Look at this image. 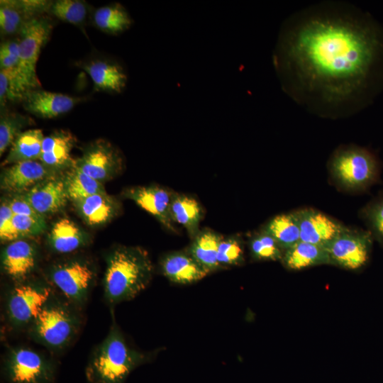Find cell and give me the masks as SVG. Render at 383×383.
<instances>
[{"label": "cell", "mask_w": 383, "mask_h": 383, "mask_svg": "<svg viewBox=\"0 0 383 383\" xmlns=\"http://www.w3.org/2000/svg\"><path fill=\"white\" fill-rule=\"evenodd\" d=\"M49 278L69 302L80 306L88 298L95 281L96 271L88 261L75 258L52 265Z\"/></svg>", "instance_id": "obj_9"}, {"label": "cell", "mask_w": 383, "mask_h": 383, "mask_svg": "<svg viewBox=\"0 0 383 383\" xmlns=\"http://www.w3.org/2000/svg\"><path fill=\"white\" fill-rule=\"evenodd\" d=\"M50 287L40 282L16 284L9 292L6 314L10 325L15 328L28 326L52 296Z\"/></svg>", "instance_id": "obj_7"}, {"label": "cell", "mask_w": 383, "mask_h": 383, "mask_svg": "<svg viewBox=\"0 0 383 383\" xmlns=\"http://www.w3.org/2000/svg\"><path fill=\"white\" fill-rule=\"evenodd\" d=\"M373 239L369 231L345 227L325 248L332 265L356 270L368 263Z\"/></svg>", "instance_id": "obj_10"}, {"label": "cell", "mask_w": 383, "mask_h": 383, "mask_svg": "<svg viewBox=\"0 0 383 383\" xmlns=\"http://www.w3.org/2000/svg\"><path fill=\"white\" fill-rule=\"evenodd\" d=\"M202 208L193 197L174 194L170 204V216L173 222L183 226L192 239L199 233L202 218Z\"/></svg>", "instance_id": "obj_25"}, {"label": "cell", "mask_w": 383, "mask_h": 383, "mask_svg": "<svg viewBox=\"0 0 383 383\" xmlns=\"http://www.w3.org/2000/svg\"><path fill=\"white\" fill-rule=\"evenodd\" d=\"M88 242L87 235L72 220L63 218L52 226L48 243L55 252L66 254L83 247Z\"/></svg>", "instance_id": "obj_24"}, {"label": "cell", "mask_w": 383, "mask_h": 383, "mask_svg": "<svg viewBox=\"0 0 383 383\" xmlns=\"http://www.w3.org/2000/svg\"><path fill=\"white\" fill-rule=\"evenodd\" d=\"M12 68L0 70V104L4 107L8 100Z\"/></svg>", "instance_id": "obj_40"}, {"label": "cell", "mask_w": 383, "mask_h": 383, "mask_svg": "<svg viewBox=\"0 0 383 383\" xmlns=\"http://www.w3.org/2000/svg\"><path fill=\"white\" fill-rule=\"evenodd\" d=\"M273 62L294 101L321 117H345L383 89V26L350 4H316L284 21Z\"/></svg>", "instance_id": "obj_1"}, {"label": "cell", "mask_w": 383, "mask_h": 383, "mask_svg": "<svg viewBox=\"0 0 383 383\" xmlns=\"http://www.w3.org/2000/svg\"><path fill=\"white\" fill-rule=\"evenodd\" d=\"M70 304L52 294L29 326L33 339L53 350L67 346L80 326L79 316Z\"/></svg>", "instance_id": "obj_5"}, {"label": "cell", "mask_w": 383, "mask_h": 383, "mask_svg": "<svg viewBox=\"0 0 383 383\" xmlns=\"http://www.w3.org/2000/svg\"><path fill=\"white\" fill-rule=\"evenodd\" d=\"M73 204L85 223L92 227L107 223L121 209L118 201L106 192L92 194Z\"/></svg>", "instance_id": "obj_21"}, {"label": "cell", "mask_w": 383, "mask_h": 383, "mask_svg": "<svg viewBox=\"0 0 383 383\" xmlns=\"http://www.w3.org/2000/svg\"><path fill=\"white\" fill-rule=\"evenodd\" d=\"M23 195L43 217L60 211L69 200L64 177L59 174L45 179Z\"/></svg>", "instance_id": "obj_16"}, {"label": "cell", "mask_w": 383, "mask_h": 383, "mask_svg": "<svg viewBox=\"0 0 383 383\" xmlns=\"http://www.w3.org/2000/svg\"><path fill=\"white\" fill-rule=\"evenodd\" d=\"M149 357L130 346L113 323L106 337L92 352L86 376L90 383H124L131 372Z\"/></svg>", "instance_id": "obj_3"}, {"label": "cell", "mask_w": 383, "mask_h": 383, "mask_svg": "<svg viewBox=\"0 0 383 383\" xmlns=\"http://www.w3.org/2000/svg\"><path fill=\"white\" fill-rule=\"evenodd\" d=\"M123 158L118 150L104 139L90 143L74 162V167L104 184L122 170Z\"/></svg>", "instance_id": "obj_11"}, {"label": "cell", "mask_w": 383, "mask_h": 383, "mask_svg": "<svg viewBox=\"0 0 383 383\" xmlns=\"http://www.w3.org/2000/svg\"><path fill=\"white\" fill-rule=\"evenodd\" d=\"M281 261L287 269L295 271L321 265H332L324 247L301 240L286 250Z\"/></svg>", "instance_id": "obj_23"}, {"label": "cell", "mask_w": 383, "mask_h": 383, "mask_svg": "<svg viewBox=\"0 0 383 383\" xmlns=\"http://www.w3.org/2000/svg\"><path fill=\"white\" fill-rule=\"evenodd\" d=\"M52 25L46 17L29 21L20 32L19 61L12 69L8 99H22L29 90L40 87L36 74V64L41 48L48 41Z\"/></svg>", "instance_id": "obj_4"}, {"label": "cell", "mask_w": 383, "mask_h": 383, "mask_svg": "<svg viewBox=\"0 0 383 383\" xmlns=\"http://www.w3.org/2000/svg\"><path fill=\"white\" fill-rule=\"evenodd\" d=\"M43 139V133L40 129L23 131L13 140L7 156L1 162V166L39 160Z\"/></svg>", "instance_id": "obj_26"}, {"label": "cell", "mask_w": 383, "mask_h": 383, "mask_svg": "<svg viewBox=\"0 0 383 383\" xmlns=\"http://www.w3.org/2000/svg\"><path fill=\"white\" fill-rule=\"evenodd\" d=\"M48 11L61 21L79 25L86 19L87 6L79 0H57L50 4Z\"/></svg>", "instance_id": "obj_33"}, {"label": "cell", "mask_w": 383, "mask_h": 383, "mask_svg": "<svg viewBox=\"0 0 383 383\" xmlns=\"http://www.w3.org/2000/svg\"><path fill=\"white\" fill-rule=\"evenodd\" d=\"M33 119L26 115L12 111H1L0 117V156L11 147L15 138L24 128L33 123Z\"/></svg>", "instance_id": "obj_31"}, {"label": "cell", "mask_w": 383, "mask_h": 383, "mask_svg": "<svg viewBox=\"0 0 383 383\" xmlns=\"http://www.w3.org/2000/svg\"><path fill=\"white\" fill-rule=\"evenodd\" d=\"M60 173L39 160L18 162L2 170L0 187L4 192L12 195L23 194L45 179Z\"/></svg>", "instance_id": "obj_12"}, {"label": "cell", "mask_w": 383, "mask_h": 383, "mask_svg": "<svg viewBox=\"0 0 383 383\" xmlns=\"http://www.w3.org/2000/svg\"><path fill=\"white\" fill-rule=\"evenodd\" d=\"M94 22L101 30L118 34L129 28L133 21L126 9L116 3L97 9L94 13Z\"/></svg>", "instance_id": "obj_30"}, {"label": "cell", "mask_w": 383, "mask_h": 383, "mask_svg": "<svg viewBox=\"0 0 383 383\" xmlns=\"http://www.w3.org/2000/svg\"><path fill=\"white\" fill-rule=\"evenodd\" d=\"M173 194L168 189L157 185L133 187L123 192L124 197L133 201L167 229L177 232L175 223L170 216V204Z\"/></svg>", "instance_id": "obj_13"}, {"label": "cell", "mask_w": 383, "mask_h": 383, "mask_svg": "<svg viewBox=\"0 0 383 383\" xmlns=\"http://www.w3.org/2000/svg\"><path fill=\"white\" fill-rule=\"evenodd\" d=\"M160 267L165 277L178 284L197 282L209 274L187 250L165 255L160 261Z\"/></svg>", "instance_id": "obj_20"}, {"label": "cell", "mask_w": 383, "mask_h": 383, "mask_svg": "<svg viewBox=\"0 0 383 383\" xmlns=\"http://www.w3.org/2000/svg\"><path fill=\"white\" fill-rule=\"evenodd\" d=\"M13 213L8 199H3L0 205V239L1 242H11L16 240L13 228Z\"/></svg>", "instance_id": "obj_37"}, {"label": "cell", "mask_w": 383, "mask_h": 383, "mask_svg": "<svg viewBox=\"0 0 383 383\" xmlns=\"http://www.w3.org/2000/svg\"><path fill=\"white\" fill-rule=\"evenodd\" d=\"M244 261V248L240 238H222L218 250V262L221 267L241 265Z\"/></svg>", "instance_id": "obj_35"}, {"label": "cell", "mask_w": 383, "mask_h": 383, "mask_svg": "<svg viewBox=\"0 0 383 383\" xmlns=\"http://www.w3.org/2000/svg\"><path fill=\"white\" fill-rule=\"evenodd\" d=\"M76 139L69 131L60 130L44 137L39 161L46 167L62 173L74 167L71 151Z\"/></svg>", "instance_id": "obj_19"}, {"label": "cell", "mask_w": 383, "mask_h": 383, "mask_svg": "<svg viewBox=\"0 0 383 383\" xmlns=\"http://www.w3.org/2000/svg\"><path fill=\"white\" fill-rule=\"evenodd\" d=\"M0 29L4 35L21 32L29 21L38 17V14L48 11L50 2L46 1H0Z\"/></svg>", "instance_id": "obj_18"}, {"label": "cell", "mask_w": 383, "mask_h": 383, "mask_svg": "<svg viewBox=\"0 0 383 383\" xmlns=\"http://www.w3.org/2000/svg\"><path fill=\"white\" fill-rule=\"evenodd\" d=\"M223 237L210 230H204L192 240L187 251L209 273L222 267L218 262V250Z\"/></svg>", "instance_id": "obj_27"}, {"label": "cell", "mask_w": 383, "mask_h": 383, "mask_svg": "<svg viewBox=\"0 0 383 383\" xmlns=\"http://www.w3.org/2000/svg\"><path fill=\"white\" fill-rule=\"evenodd\" d=\"M82 98L40 89L29 90L22 99L24 109L40 118H51L69 112Z\"/></svg>", "instance_id": "obj_17"}, {"label": "cell", "mask_w": 383, "mask_h": 383, "mask_svg": "<svg viewBox=\"0 0 383 383\" xmlns=\"http://www.w3.org/2000/svg\"><path fill=\"white\" fill-rule=\"evenodd\" d=\"M63 177L68 199L72 202L92 194L106 192L104 184L74 166L67 170Z\"/></svg>", "instance_id": "obj_29"}, {"label": "cell", "mask_w": 383, "mask_h": 383, "mask_svg": "<svg viewBox=\"0 0 383 383\" xmlns=\"http://www.w3.org/2000/svg\"><path fill=\"white\" fill-rule=\"evenodd\" d=\"M78 66L89 75L97 91L121 93L126 87L127 74L117 63L96 60Z\"/></svg>", "instance_id": "obj_22"}, {"label": "cell", "mask_w": 383, "mask_h": 383, "mask_svg": "<svg viewBox=\"0 0 383 383\" xmlns=\"http://www.w3.org/2000/svg\"><path fill=\"white\" fill-rule=\"evenodd\" d=\"M19 40H11L1 43L0 47L1 70L16 67L19 61Z\"/></svg>", "instance_id": "obj_38"}, {"label": "cell", "mask_w": 383, "mask_h": 383, "mask_svg": "<svg viewBox=\"0 0 383 383\" xmlns=\"http://www.w3.org/2000/svg\"><path fill=\"white\" fill-rule=\"evenodd\" d=\"M3 369L9 383H52L55 374L52 362L26 347L11 348L6 355Z\"/></svg>", "instance_id": "obj_8"}, {"label": "cell", "mask_w": 383, "mask_h": 383, "mask_svg": "<svg viewBox=\"0 0 383 383\" xmlns=\"http://www.w3.org/2000/svg\"><path fill=\"white\" fill-rule=\"evenodd\" d=\"M301 241L326 247L346 227L323 213L312 209L295 211Z\"/></svg>", "instance_id": "obj_15"}, {"label": "cell", "mask_w": 383, "mask_h": 383, "mask_svg": "<svg viewBox=\"0 0 383 383\" xmlns=\"http://www.w3.org/2000/svg\"><path fill=\"white\" fill-rule=\"evenodd\" d=\"M8 201L14 215L41 216L34 210L23 194L13 195Z\"/></svg>", "instance_id": "obj_39"}, {"label": "cell", "mask_w": 383, "mask_h": 383, "mask_svg": "<svg viewBox=\"0 0 383 383\" xmlns=\"http://www.w3.org/2000/svg\"><path fill=\"white\" fill-rule=\"evenodd\" d=\"M4 273L18 283L26 281L38 263V250L31 242L18 239L10 242L1 255Z\"/></svg>", "instance_id": "obj_14"}, {"label": "cell", "mask_w": 383, "mask_h": 383, "mask_svg": "<svg viewBox=\"0 0 383 383\" xmlns=\"http://www.w3.org/2000/svg\"><path fill=\"white\" fill-rule=\"evenodd\" d=\"M13 228L16 240L41 234L46 228L45 217L13 215Z\"/></svg>", "instance_id": "obj_36"}, {"label": "cell", "mask_w": 383, "mask_h": 383, "mask_svg": "<svg viewBox=\"0 0 383 383\" xmlns=\"http://www.w3.org/2000/svg\"><path fill=\"white\" fill-rule=\"evenodd\" d=\"M264 230L284 251L301 240L300 228L295 211L274 216L266 224Z\"/></svg>", "instance_id": "obj_28"}, {"label": "cell", "mask_w": 383, "mask_h": 383, "mask_svg": "<svg viewBox=\"0 0 383 383\" xmlns=\"http://www.w3.org/2000/svg\"><path fill=\"white\" fill-rule=\"evenodd\" d=\"M153 270L152 260L144 248L116 247L106 259L103 282L106 301L117 304L133 299L148 287Z\"/></svg>", "instance_id": "obj_2"}, {"label": "cell", "mask_w": 383, "mask_h": 383, "mask_svg": "<svg viewBox=\"0 0 383 383\" xmlns=\"http://www.w3.org/2000/svg\"><path fill=\"white\" fill-rule=\"evenodd\" d=\"M361 215L373 238L383 247V194L363 207Z\"/></svg>", "instance_id": "obj_34"}, {"label": "cell", "mask_w": 383, "mask_h": 383, "mask_svg": "<svg viewBox=\"0 0 383 383\" xmlns=\"http://www.w3.org/2000/svg\"><path fill=\"white\" fill-rule=\"evenodd\" d=\"M334 179L343 187L362 191L375 184L379 178L380 166L371 150L357 146L339 147L329 162Z\"/></svg>", "instance_id": "obj_6"}, {"label": "cell", "mask_w": 383, "mask_h": 383, "mask_svg": "<svg viewBox=\"0 0 383 383\" xmlns=\"http://www.w3.org/2000/svg\"><path fill=\"white\" fill-rule=\"evenodd\" d=\"M249 246L252 258L257 260H282L284 252L264 229L251 238Z\"/></svg>", "instance_id": "obj_32"}]
</instances>
